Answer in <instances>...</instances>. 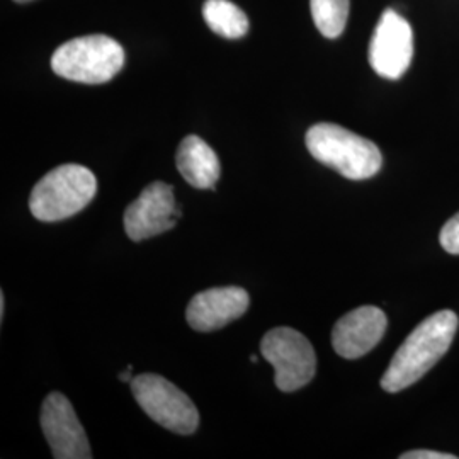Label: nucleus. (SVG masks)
<instances>
[{
  "label": "nucleus",
  "mask_w": 459,
  "mask_h": 459,
  "mask_svg": "<svg viewBox=\"0 0 459 459\" xmlns=\"http://www.w3.org/2000/svg\"><path fill=\"white\" fill-rule=\"evenodd\" d=\"M402 459H456L455 455L447 453H439V451H427V449H417V451H409L403 453Z\"/></svg>",
  "instance_id": "nucleus-16"
},
{
  "label": "nucleus",
  "mask_w": 459,
  "mask_h": 459,
  "mask_svg": "<svg viewBox=\"0 0 459 459\" xmlns=\"http://www.w3.org/2000/svg\"><path fill=\"white\" fill-rule=\"evenodd\" d=\"M261 354L273 364L274 381L281 392H296L315 377L316 354L313 345L295 328L269 330L261 342Z\"/></svg>",
  "instance_id": "nucleus-6"
},
{
  "label": "nucleus",
  "mask_w": 459,
  "mask_h": 459,
  "mask_svg": "<svg viewBox=\"0 0 459 459\" xmlns=\"http://www.w3.org/2000/svg\"><path fill=\"white\" fill-rule=\"evenodd\" d=\"M441 246L446 252L459 255V213L455 214L441 230Z\"/></svg>",
  "instance_id": "nucleus-15"
},
{
  "label": "nucleus",
  "mask_w": 459,
  "mask_h": 459,
  "mask_svg": "<svg viewBox=\"0 0 459 459\" xmlns=\"http://www.w3.org/2000/svg\"><path fill=\"white\" fill-rule=\"evenodd\" d=\"M388 318L377 307H361L344 316L332 330L333 351L344 359H359L383 339Z\"/></svg>",
  "instance_id": "nucleus-10"
},
{
  "label": "nucleus",
  "mask_w": 459,
  "mask_h": 459,
  "mask_svg": "<svg viewBox=\"0 0 459 459\" xmlns=\"http://www.w3.org/2000/svg\"><path fill=\"white\" fill-rule=\"evenodd\" d=\"M203 17L213 33L229 39H238L248 31L246 13L230 0H206Z\"/></svg>",
  "instance_id": "nucleus-13"
},
{
  "label": "nucleus",
  "mask_w": 459,
  "mask_h": 459,
  "mask_svg": "<svg viewBox=\"0 0 459 459\" xmlns=\"http://www.w3.org/2000/svg\"><path fill=\"white\" fill-rule=\"evenodd\" d=\"M413 33L411 24L394 9H386L369 45V64L379 77L396 81L411 64Z\"/></svg>",
  "instance_id": "nucleus-7"
},
{
  "label": "nucleus",
  "mask_w": 459,
  "mask_h": 459,
  "mask_svg": "<svg viewBox=\"0 0 459 459\" xmlns=\"http://www.w3.org/2000/svg\"><path fill=\"white\" fill-rule=\"evenodd\" d=\"M458 325V315L451 310L427 316L394 352L381 377V388L388 394H398L419 381L447 352Z\"/></svg>",
  "instance_id": "nucleus-1"
},
{
  "label": "nucleus",
  "mask_w": 459,
  "mask_h": 459,
  "mask_svg": "<svg viewBox=\"0 0 459 459\" xmlns=\"http://www.w3.org/2000/svg\"><path fill=\"white\" fill-rule=\"evenodd\" d=\"M248 305L250 296L244 288H212L191 299L186 318L197 332H213L238 320L248 310Z\"/></svg>",
  "instance_id": "nucleus-11"
},
{
  "label": "nucleus",
  "mask_w": 459,
  "mask_h": 459,
  "mask_svg": "<svg viewBox=\"0 0 459 459\" xmlns=\"http://www.w3.org/2000/svg\"><path fill=\"white\" fill-rule=\"evenodd\" d=\"M305 143L313 159L351 181L377 176L383 164L381 152L373 142L333 123L313 125Z\"/></svg>",
  "instance_id": "nucleus-2"
},
{
  "label": "nucleus",
  "mask_w": 459,
  "mask_h": 459,
  "mask_svg": "<svg viewBox=\"0 0 459 459\" xmlns=\"http://www.w3.org/2000/svg\"><path fill=\"white\" fill-rule=\"evenodd\" d=\"M174 187L152 182L125 212V230L133 242H142L174 229L181 218Z\"/></svg>",
  "instance_id": "nucleus-8"
},
{
  "label": "nucleus",
  "mask_w": 459,
  "mask_h": 459,
  "mask_svg": "<svg viewBox=\"0 0 459 459\" xmlns=\"http://www.w3.org/2000/svg\"><path fill=\"white\" fill-rule=\"evenodd\" d=\"M250 361L257 362V361H259V359H257V358H255V356H250Z\"/></svg>",
  "instance_id": "nucleus-19"
},
{
  "label": "nucleus",
  "mask_w": 459,
  "mask_h": 459,
  "mask_svg": "<svg viewBox=\"0 0 459 459\" xmlns=\"http://www.w3.org/2000/svg\"><path fill=\"white\" fill-rule=\"evenodd\" d=\"M132 392L152 420L170 432L189 436L199 426V411L193 400L174 383L159 375L133 377Z\"/></svg>",
  "instance_id": "nucleus-5"
},
{
  "label": "nucleus",
  "mask_w": 459,
  "mask_h": 459,
  "mask_svg": "<svg viewBox=\"0 0 459 459\" xmlns=\"http://www.w3.org/2000/svg\"><path fill=\"white\" fill-rule=\"evenodd\" d=\"M39 422L53 458H92L87 434L65 394L55 392L45 398Z\"/></svg>",
  "instance_id": "nucleus-9"
},
{
  "label": "nucleus",
  "mask_w": 459,
  "mask_h": 459,
  "mask_svg": "<svg viewBox=\"0 0 459 459\" xmlns=\"http://www.w3.org/2000/svg\"><path fill=\"white\" fill-rule=\"evenodd\" d=\"M349 0H310V9L316 30L328 39L339 38L349 17Z\"/></svg>",
  "instance_id": "nucleus-14"
},
{
  "label": "nucleus",
  "mask_w": 459,
  "mask_h": 459,
  "mask_svg": "<svg viewBox=\"0 0 459 459\" xmlns=\"http://www.w3.org/2000/svg\"><path fill=\"white\" fill-rule=\"evenodd\" d=\"M14 2H19V4H26V2H31V0H14Z\"/></svg>",
  "instance_id": "nucleus-20"
},
{
  "label": "nucleus",
  "mask_w": 459,
  "mask_h": 459,
  "mask_svg": "<svg viewBox=\"0 0 459 459\" xmlns=\"http://www.w3.org/2000/svg\"><path fill=\"white\" fill-rule=\"evenodd\" d=\"M98 191L96 176L83 165L55 167L33 187L30 210L39 221H62L92 201Z\"/></svg>",
  "instance_id": "nucleus-3"
},
{
  "label": "nucleus",
  "mask_w": 459,
  "mask_h": 459,
  "mask_svg": "<svg viewBox=\"0 0 459 459\" xmlns=\"http://www.w3.org/2000/svg\"><path fill=\"white\" fill-rule=\"evenodd\" d=\"M4 310H5V299H4V293H0V318H4Z\"/></svg>",
  "instance_id": "nucleus-18"
},
{
  "label": "nucleus",
  "mask_w": 459,
  "mask_h": 459,
  "mask_svg": "<svg viewBox=\"0 0 459 459\" xmlns=\"http://www.w3.org/2000/svg\"><path fill=\"white\" fill-rule=\"evenodd\" d=\"M176 164L184 181L196 189H214L220 179V160L204 140L196 134H189L181 142L176 155Z\"/></svg>",
  "instance_id": "nucleus-12"
},
{
  "label": "nucleus",
  "mask_w": 459,
  "mask_h": 459,
  "mask_svg": "<svg viewBox=\"0 0 459 459\" xmlns=\"http://www.w3.org/2000/svg\"><path fill=\"white\" fill-rule=\"evenodd\" d=\"M132 369L133 366H128V368L119 375V379L125 381V383H132Z\"/></svg>",
  "instance_id": "nucleus-17"
},
{
  "label": "nucleus",
  "mask_w": 459,
  "mask_h": 459,
  "mask_svg": "<svg viewBox=\"0 0 459 459\" xmlns=\"http://www.w3.org/2000/svg\"><path fill=\"white\" fill-rule=\"evenodd\" d=\"M125 65V49L109 36L91 34L64 43L51 56L56 75L79 83L109 82Z\"/></svg>",
  "instance_id": "nucleus-4"
}]
</instances>
